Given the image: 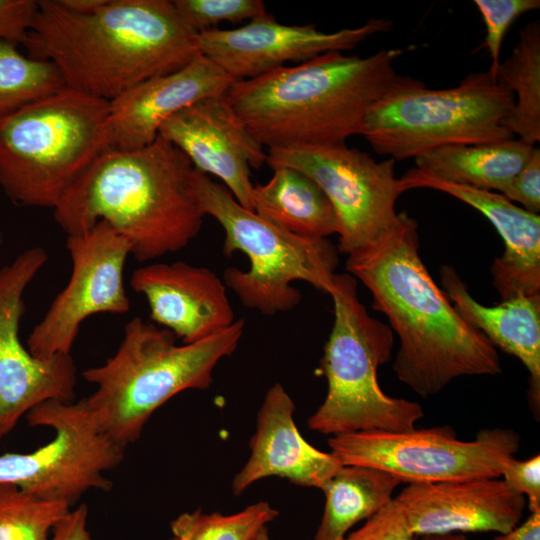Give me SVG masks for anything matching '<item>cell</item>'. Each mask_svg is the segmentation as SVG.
<instances>
[{
	"instance_id": "1",
	"label": "cell",
	"mask_w": 540,
	"mask_h": 540,
	"mask_svg": "<svg viewBox=\"0 0 540 540\" xmlns=\"http://www.w3.org/2000/svg\"><path fill=\"white\" fill-rule=\"evenodd\" d=\"M417 221L405 211L374 243L348 255L346 270L371 292L400 340L392 369L421 397L462 376L497 375L496 347L457 313L419 255Z\"/></svg>"
},
{
	"instance_id": "2",
	"label": "cell",
	"mask_w": 540,
	"mask_h": 540,
	"mask_svg": "<svg viewBox=\"0 0 540 540\" xmlns=\"http://www.w3.org/2000/svg\"><path fill=\"white\" fill-rule=\"evenodd\" d=\"M196 36L170 0H104L89 12L40 0L23 45L53 63L67 88L111 102L191 62Z\"/></svg>"
},
{
	"instance_id": "3",
	"label": "cell",
	"mask_w": 540,
	"mask_h": 540,
	"mask_svg": "<svg viewBox=\"0 0 540 540\" xmlns=\"http://www.w3.org/2000/svg\"><path fill=\"white\" fill-rule=\"evenodd\" d=\"M194 167L158 135L133 150L107 148L79 175L53 209L68 235L98 222L124 237L140 262L177 252L198 235L203 222Z\"/></svg>"
},
{
	"instance_id": "4",
	"label": "cell",
	"mask_w": 540,
	"mask_h": 540,
	"mask_svg": "<svg viewBox=\"0 0 540 540\" xmlns=\"http://www.w3.org/2000/svg\"><path fill=\"white\" fill-rule=\"evenodd\" d=\"M402 52L382 49L359 57L329 51L235 81L223 97L263 147L342 145L361 135L374 104L411 79L394 68Z\"/></svg>"
},
{
	"instance_id": "5",
	"label": "cell",
	"mask_w": 540,
	"mask_h": 540,
	"mask_svg": "<svg viewBox=\"0 0 540 540\" xmlns=\"http://www.w3.org/2000/svg\"><path fill=\"white\" fill-rule=\"evenodd\" d=\"M244 321L195 343L178 345L172 332L140 317L124 328L123 339L102 365L82 373L95 385L84 398L99 427L126 448L140 437L152 414L176 394L205 390L218 362L230 356Z\"/></svg>"
},
{
	"instance_id": "6",
	"label": "cell",
	"mask_w": 540,
	"mask_h": 540,
	"mask_svg": "<svg viewBox=\"0 0 540 540\" xmlns=\"http://www.w3.org/2000/svg\"><path fill=\"white\" fill-rule=\"evenodd\" d=\"M110 102L63 89L0 120V188L16 205L52 208L109 148Z\"/></svg>"
},
{
	"instance_id": "7",
	"label": "cell",
	"mask_w": 540,
	"mask_h": 540,
	"mask_svg": "<svg viewBox=\"0 0 540 540\" xmlns=\"http://www.w3.org/2000/svg\"><path fill=\"white\" fill-rule=\"evenodd\" d=\"M328 294L334 322L320 362L327 394L308 427L332 436L414 429L424 416L421 405L388 396L378 382V368L391 359L392 329L369 315L353 276L335 274Z\"/></svg>"
},
{
	"instance_id": "8",
	"label": "cell",
	"mask_w": 540,
	"mask_h": 540,
	"mask_svg": "<svg viewBox=\"0 0 540 540\" xmlns=\"http://www.w3.org/2000/svg\"><path fill=\"white\" fill-rule=\"evenodd\" d=\"M193 187L203 215L224 229L222 252H242L248 270L227 268L223 281L252 310L272 316L291 311L302 300L292 286L305 281L329 293L338 265V250L327 238L309 239L289 233L243 207L230 191L194 168Z\"/></svg>"
},
{
	"instance_id": "9",
	"label": "cell",
	"mask_w": 540,
	"mask_h": 540,
	"mask_svg": "<svg viewBox=\"0 0 540 540\" xmlns=\"http://www.w3.org/2000/svg\"><path fill=\"white\" fill-rule=\"evenodd\" d=\"M514 103V94L489 70L439 90L411 77L372 106L361 135L395 161L447 145L499 142L514 137L508 127Z\"/></svg>"
},
{
	"instance_id": "10",
	"label": "cell",
	"mask_w": 540,
	"mask_h": 540,
	"mask_svg": "<svg viewBox=\"0 0 540 540\" xmlns=\"http://www.w3.org/2000/svg\"><path fill=\"white\" fill-rule=\"evenodd\" d=\"M511 429L480 430L470 441L448 426L403 432L364 431L331 436L328 446L342 465L373 467L402 483L499 478L520 449Z\"/></svg>"
},
{
	"instance_id": "11",
	"label": "cell",
	"mask_w": 540,
	"mask_h": 540,
	"mask_svg": "<svg viewBox=\"0 0 540 540\" xmlns=\"http://www.w3.org/2000/svg\"><path fill=\"white\" fill-rule=\"evenodd\" d=\"M25 417L30 426L51 428L55 437L30 453L1 454L0 483L71 507L91 489L112 488L105 472L123 461L125 448L99 427L84 398L47 401Z\"/></svg>"
},
{
	"instance_id": "12",
	"label": "cell",
	"mask_w": 540,
	"mask_h": 540,
	"mask_svg": "<svg viewBox=\"0 0 540 540\" xmlns=\"http://www.w3.org/2000/svg\"><path fill=\"white\" fill-rule=\"evenodd\" d=\"M271 169L287 166L309 176L330 201L337 222L339 253L349 255L391 231L402 194L395 160L376 161L346 144L268 149Z\"/></svg>"
},
{
	"instance_id": "13",
	"label": "cell",
	"mask_w": 540,
	"mask_h": 540,
	"mask_svg": "<svg viewBox=\"0 0 540 540\" xmlns=\"http://www.w3.org/2000/svg\"><path fill=\"white\" fill-rule=\"evenodd\" d=\"M66 247L72 261L70 279L27 339V349L36 358L70 354L83 321L130 308L123 272L131 252L124 237L98 222L81 234L68 235Z\"/></svg>"
},
{
	"instance_id": "14",
	"label": "cell",
	"mask_w": 540,
	"mask_h": 540,
	"mask_svg": "<svg viewBox=\"0 0 540 540\" xmlns=\"http://www.w3.org/2000/svg\"><path fill=\"white\" fill-rule=\"evenodd\" d=\"M47 261L42 247L20 253L0 269V441L20 417L51 400L73 402L77 368L70 354L34 357L20 340L23 293Z\"/></svg>"
},
{
	"instance_id": "15",
	"label": "cell",
	"mask_w": 540,
	"mask_h": 540,
	"mask_svg": "<svg viewBox=\"0 0 540 540\" xmlns=\"http://www.w3.org/2000/svg\"><path fill=\"white\" fill-rule=\"evenodd\" d=\"M392 21L373 18L356 28L325 33L313 24L284 25L267 12L246 25L197 33L198 52L236 81L254 79L289 61L302 63L329 51H347L390 31Z\"/></svg>"
},
{
	"instance_id": "16",
	"label": "cell",
	"mask_w": 540,
	"mask_h": 540,
	"mask_svg": "<svg viewBox=\"0 0 540 540\" xmlns=\"http://www.w3.org/2000/svg\"><path fill=\"white\" fill-rule=\"evenodd\" d=\"M159 136L184 153L195 169L220 179L239 204L253 211L251 168H261L267 152L223 96L182 109L163 123Z\"/></svg>"
},
{
	"instance_id": "17",
	"label": "cell",
	"mask_w": 540,
	"mask_h": 540,
	"mask_svg": "<svg viewBox=\"0 0 540 540\" xmlns=\"http://www.w3.org/2000/svg\"><path fill=\"white\" fill-rule=\"evenodd\" d=\"M395 500L417 537L506 533L520 523L526 507V498L498 478L408 484Z\"/></svg>"
},
{
	"instance_id": "18",
	"label": "cell",
	"mask_w": 540,
	"mask_h": 540,
	"mask_svg": "<svg viewBox=\"0 0 540 540\" xmlns=\"http://www.w3.org/2000/svg\"><path fill=\"white\" fill-rule=\"evenodd\" d=\"M130 285L145 297L152 322L185 344L235 322L224 281L207 267L183 261L151 263L132 273Z\"/></svg>"
},
{
	"instance_id": "19",
	"label": "cell",
	"mask_w": 540,
	"mask_h": 540,
	"mask_svg": "<svg viewBox=\"0 0 540 540\" xmlns=\"http://www.w3.org/2000/svg\"><path fill=\"white\" fill-rule=\"evenodd\" d=\"M235 81L199 53L184 67L138 84L110 102L109 147L151 144L171 116L202 99L224 96Z\"/></svg>"
},
{
	"instance_id": "20",
	"label": "cell",
	"mask_w": 540,
	"mask_h": 540,
	"mask_svg": "<svg viewBox=\"0 0 540 540\" xmlns=\"http://www.w3.org/2000/svg\"><path fill=\"white\" fill-rule=\"evenodd\" d=\"M399 180L403 192L429 188L451 195L481 212L504 241V251L491 266L493 285L502 301L540 294V217L513 204L502 194L448 183L417 168Z\"/></svg>"
},
{
	"instance_id": "21",
	"label": "cell",
	"mask_w": 540,
	"mask_h": 540,
	"mask_svg": "<svg viewBox=\"0 0 540 540\" xmlns=\"http://www.w3.org/2000/svg\"><path fill=\"white\" fill-rule=\"evenodd\" d=\"M294 411V402L284 387L272 385L258 411L250 457L233 479L234 495L269 476L322 490L343 466L331 452L316 449L302 437L293 419Z\"/></svg>"
},
{
	"instance_id": "22",
	"label": "cell",
	"mask_w": 540,
	"mask_h": 540,
	"mask_svg": "<svg viewBox=\"0 0 540 540\" xmlns=\"http://www.w3.org/2000/svg\"><path fill=\"white\" fill-rule=\"evenodd\" d=\"M443 291L457 313L502 351L517 357L529 372V397L540 399V294L517 295L485 306L469 293L466 283L450 265L439 271Z\"/></svg>"
},
{
	"instance_id": "23",
	"label": "cell",
	"mask_w": 540,
	"mask_h": 540,
	"mask_svg": "<svg viewBox=\"0 0 540 540\" xmlns=\"http://www.w3.org/2000/svg\"><path fill=\"white\" fill-rule=\"evenodd\" d=\"M534 147L519 138L447 145L414 158L415 168L448 183L501 194L526 164Z\"/></svg>"
},
{
	"instance_id": "24",
	"label": "cell",
	"mask_w": 540,
	"mask_h": 540,
	"mask_svg": "<svg viewBox=\"0 0 540 540\" xmlns=\"http://www.w3.org/2000/svg\"><path fill=\"white\" fill-rule=\"evenodd\" d=\"M265 184L254 185L253 211L294 235L324 239L337 232L333 207L305 173L287 166L272 169Z\"/></svg>"
},
{
	"instance_id": "25",
	"label": "cell",
	"mask_w": 540,
	"mask_h": 540,
	"mask_svg": "<svg viewBox=\"0 0 540 540\" xmlns=\"http://www.w3.org/2000/svg\"><path fill=\"white\" fill-rule=\"evenodd\" d=\"M402 481L373 467L343 465L325 484V506L313 540H343L350 528L390 501Z\"/></svg>"
},
{
	"instance_id": "26",
	"label": "cell",
	"mask_w": 540,
	"mask_h": 540,
	"mask_svg": "<svg viewBox=\"0 0 540 540\" xmlns=\"http://www.w3.org/2000/svg\"><path fill=\"white\" fill-rule=\"evenodd\" d=\"M496 78L515 97L508 120L513 135L531 145L540 141V22L534 20L519 32L510 56L499 64Z\"/></svg>"
},
{
	"instance_id": "27",
	"label": "cell",
	"mask_w": 540,
	"mask_h": 540,
	"mask_svg": "<svg viewBox=\"0 0 540 540\" xmlns=\"http://www.w3.org/2000/svg\"><path fill=\"white\" fill-rule=\"evenodd\" d=\"M64 87L53 63L24 55L17 44L0 40V120Z\"/></svg>"
},
{
	"instance_id": "28",
	"label": "cell",
	"mask_w": 540,
	"mask_h": 540,
	"mask_svg": "<svg viewBox=\"0 0 540 540\" xmlns=\"http://www.w3.org/2000/svg\"><path fill=\"white\" fill-rule=\"evenodd\" d=\"M71 506L46 500L10 483H0V540H48Z\"/></svg>"
},
{
	"instance_id": "29",
	"label": "cell",
	"mask_w": 540,
	"mask_h": 540,
	"mask_svg": "<svg viewBox=\"0 0 540 540\" xmlns=\"http://www.w3.org/2000/svg\"><path fill=\"white\" fill-rule=\"evenodd\" d=\"M278 515L276 509L262 501L231 515L187 512L171 522L172 540H253Z\"/></svg>"
},
{
	"instance_id": "30",
	"label": "cell",
	"mask_w": 540,
	"mask_h": 540,
	"mask_svg": "<svg viewBox=\"0 0 540 540\" xmlns=\"http://www.w3.org/2000/svg\"><path fill=\"white\" fill-rule=\"evenodd\" d=\"M182 21L195 33L222 22L239 23L266 13L261 0H173Z\"/></svg>"
},
{
	"instance_id": "31",
	"label": "cell",
	"mask_w": 540,
	"mask_h": 540,
	"mask_svg": "<svg viewBox=\"0 0 540 540\" xmlns=\"http://www.w3.org/2000/svg\"><path fill=\"white\" fill-rule=\"evenodd\" d=\"M482 15L486 36L480 48H486L491 65L489 72L496 77L500 64V50L503 39L511 24L522 14L540 7L539 0H474Z\"/></svg>"
},
{
	"instance_id": "32",
	"label": "cell",
	"mask_w": 540,
	"mask_h": 540,
	"mask_svg": "<svg viewBox=\"0 0 540 540\" xmlns=\"http://www.w3.org/2000/svg\"><path fill=\"white\" fill-rule=\"evenodd\" d=\"M404 512L393 498L386 506L368 518L364 525L343 540H417Z\"/></svg>"
},
{
	"instance_id": "33",
	"label": "cell",
	"mask_w": 540,
	"mask_h": 540,
	"mask_svg": "<svg viewBox=\"0 0 540 540\" xmlns=\"http://www.w3.org/2000/svg\"><path fill=\"white\" fill-rule=\"evenodd\" d=\"M501 194L511 202L520 203L526 211L533 214L539 213L540 149L538 147H534L526 164Z\"/></svg>"
},
{
	"instance_id": "34",
	"label": "cell",
	"mask_w": 540,
	"mask_h": 540,
	"mask_svg": "<svg viewBox=\"0 0 540 540\" xmlns=\"http://www.w3.org/2000/svg\"><path fill=\"white\" fill-rule=\"evenodd\" d=\"M503 481L528 499L529 511H540V456L527 460L511 459L505 466Z\"/></svg>"
},
{
	"instance_id": "35",
	"label": "cell",
	"mask_w": 540,
	"mask_h": 540,
	"mask_svg": "<svg viewBox=\"0 0 540 540\" xmlns=\"http://www.w3.org/2000/svg\"><path fill=\"white\" fill-rule=\"evenodd\" d=\"M37 9V0H0V40L23 45Z\"/></svg>"
},
{
	"instance_id": "36",
	"label": "cell",
	"mask_w": 540,
	"mask_h": 540,
	"mask_svg": "<svg viewBox=\"0 0 540 540\" xmlns=\"http://www.w3.org/2000/svg\"><path fill=\"white\" fill-rule=\"evenodd\" d=\"M88 508L85 504L70 510L52 530L50 540H93L87 529Z\"/></svg>"
},
{
	"instance_id": "37",
	"label": "cell",
	"mask_w": 540,
	"mask_h": 540,
	"mask_svg": "<svg viewBox=\"0 0 540 540\" xmlns=\"http://www.w3.org/2000/svg\"><path fill=\"white\" fill-rule=\"evenodd\" d=\"M492 540H540V511L530 513L524 522Z\"/></svg>"
},
{
	"instance_id": "38",
	"label": "cell",
	"mask_w": 540,
	"mask_h": 540,
	"mask_svg": "<svg viewBox=\"0 0 540 540\" xmlns=\"http://www.w3.org/2000/svg\"><path fill=\"white\" fill-rule=\"evenodd\" d=\"M421 540H467V538L462 533H449L440 535H426L422 536Z\"/></svg>"
},
{
	"instance_id": "39",
	"label": "cell",
	"mask_w": 540,
	"mask_h": 540,
	"mask_svg": "<svg viewBox=\"0 0 540 540\" xmlns=\"http://www.w3.org/2000/svg\"><path fill=\"white\" fill-rule=\"evenodd\" d=\"M253 540H270L267 527L262 528Z\"/></svg>"
},
{
	"instance_id": "40",
	"label": "cell",
	"mask_w": 540,
	"mask_h": 540,
	"mask_svg": "<svg viewBox=\"0 0 540 540\" xmlns=\"http://www.w3.org/2000/svg\"><path fill=\"white\" fill-rule=\"evenodd\" d=\"M3 244V235L0 233V247L2 246Z\"/></svg>"
}]
</instances>
